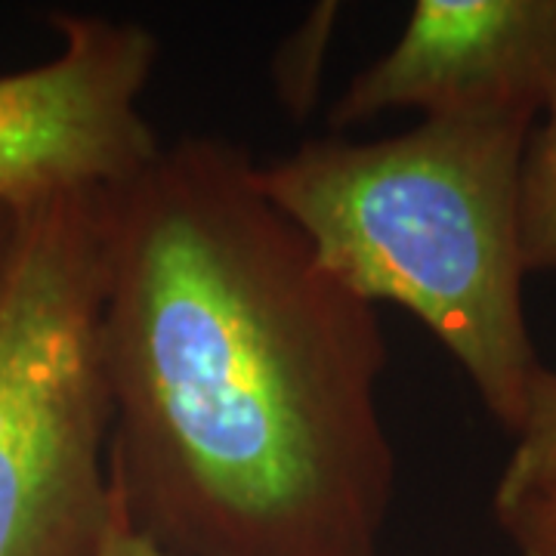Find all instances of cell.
I'll list each match as a JSON object with an SVG mask.
<instances>
[{"label":"cell","instance_id":"cell-9","mask_svg":"<svg viewBox=\"0 0 556 556\" xmlns=\"http://www.w3.org/2000/svg\"><path fill=\"white\" fill-rule=\"evenodd\" d=\"M492 514L519 556H556V497L497 501Z\"/></svg>","mask_w":556,"mask_h":556},{"label":"cell","instance_id":"cell-3","mask_svg":"<svg viewBox=\"0 0 556 556\" xmlns=\"http://www.w3.org/2000/svg\"><path fill=\"white\" fill-rule=\"evenodd\" d=\"M109 192L16 211L0 273V556H97L115 519Z\"/></svg>","mask_w":556,"mask_h":556},{"label":"cell","instance_id":"cell-4","mask_svg":"<svg viewBox=\"0 0 556 556\" xmlns=\"http://www.w3.org/2000/svg\"><path fill=\"white\" fill-rule=\"evenodd\" d=\"M62 50L0 75V201L13 211L72 192H115L161 152L142 93L161 40L137 22L50 16Z\"/></svg>","mask_w":556,"mask_h":556},{"label":"cell","instance_id":"cell-6","mask_svg":"<svg viewBox=\"0 0 556 556\" xmlns=\"http://www.w3.org/2000/svg\"><path fill=\"white\" fill-rule=\"evenodd\" d=\"M501 470L492 504L519 497H556V371H538L522 427Z\"/></svg>","mask_w":556,"mask_h":556},{"label":"cell","instance_id":"cell-8","mask_svg":"<svg viewBox=\"0 0 556 556\" xmlns=\"http://www.w3.org/2000/svg\"><path fill=\"white\" fill-rule=\"evenodd\" d=\"M338 20V3H318L316 10L278 43L276 56H273V84H276L281 109L294 121H303L316 109L318 93H321V72H325Z\"/></svg>","mask_w":556,"mask_h":556},{"label":"cell","instance_id":"cell-10","mask_svg":"<svg viewBox=\"0 0 556 556\" xmlns=\"http://www.w3.org/2000/svg\"><path fill=\"white\" fill-rule=\"evenodd\" d=\"M115 504H118V497H115ZM97 556H167V554H161L155 544H149L146 538L137 535V532L130 529V522H127L124 514H121V507H115L112 529H109V535H105V541H102L100 554Z\"/></svg>","mask_w":556,"mask_h":556},{"label":"cell","instance_id":"cell-2","mask_svg":"<svg viewBox=\"0 0 556 556\" xmlns=\"http://www.w3.org/2000/svg\"><path fill=\"white\" fill-rule=\"evenodd\" d=\"M535 124L424 118L383 139L325 137L260 164L266 199L353 294L433 334L514 437L544 368L526 325L519 170Z\"/></svg>","mask_w":556,"mask_h":556},{"label":"cell","instance_id":"cell-5","mask_svg":"<svg viewBox=\"0 0 556 556\" xmlns=\"http://www.w3.org/2000/svg\"><path fill=\"white\" fill-rule=\"evenodd\" d=\"M399 109L538 124L556 109V0H417L328 121L346 130Z\"/></svg>","mask_w":556,"mask_h":556},{"label":"cell","instance_id":"cell-7","mask_svg":"<svg viewBox=\"0 0 556 556\" xmlns=\"http://www.w3.org/2000/svg\"><path fill=\"white\" fill-rule=\"evenodd\" d=\"M519 232L529 273H556V109L529 134L519 170Z\"/></svg>","mask_w":556,"mask_h":556},{"label":"cell","instance_id":"cell-1","mask_svg":"<svg viewBox=\"0 0 556 556\" xmlns=\"http://www.w3.org/2000/svg\"><path fill=\"white\" fill-rule=\"evenodd\" d=\"M112 489L167 556H383L396 452L378 306L331 276L232 139L109 192Z\"/></svg>","mask_w":556,"mask_h":556},{"label":"cell","instance_id":"cell-11","mask_svg":"<svg viewBox=\"0 0 556 556\" xmlns=\"http://www.w3.org/2000/svg\"><path fill=\"white\" fill-rule=\"evenodd\" d=\"M13 236H16V211L10 204L0 201V273L7 266L10 248H13Z\"/></svg>","mask_w":556,"mask_h":556}]
</instances>
